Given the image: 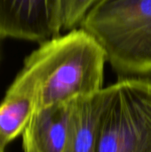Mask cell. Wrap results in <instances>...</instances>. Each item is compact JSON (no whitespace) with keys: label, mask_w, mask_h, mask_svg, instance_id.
Instances as JSON below:
<instances>
[{"label":"cell","mask_w":151,"mask_h":152,"mask_svg":"<svg viewBox=\"0 0 151 152\" xmlns=\"http://www.w3.org/2000/svg\"><path fill=\"white\" fill-rule=\"evenodd\" d=\"M106 61L98 41L85 29L76 28L41 43L21 70L36 81V109H43L102 89Z\"/></svg>","instance_id":"6da1fadb"},{"label":"cell","mask_w":151,"mask_h":152,"mask_svg":"<svg viewBox=\"0 0 151 152\" xmlns=\"http://www.w3.org/2000/svg\"><path fill=\"white\" fill-rule=\"evenodd\" d=\"M81 28L98 41L121 78L151 79V0H101Z\"/></svg>","instance_id":"7a4b0ae2"},{"label":"cell","mask_w":151,"mask_h":152,"mask_svg":"<svg viewBox=\"0 0 151 152\" xmlns=\"http://www.w3.org/2000/svg\"><path fill=\"white\" fill-rule=\"evenodd\" d=\"M102 93L95 152H151V79L120 78Z\"/></svg>","instance_id":"3957f363"},{"label":"cell","mask_w":151,"mask_h":152,"mask_svg":"<svg viewBox=\"0 0 151 152\" xmlns=\"http://www.w3.org/2000/svg\"><path fill=\"white\" fill-rule=\"evenodd\" d=\"M61 30L60 0H0V38L41 44Z\"/></svg>","instance_id":"277c9868"},{"label":"cell","mask_w":151,"mask_h":152,"mask_svg":"<svg viewBox=\"0 0 151 152\" xmlns=\"http://www.w3.org/2000/svg\"><path fill=\"white\" fill-rule=\"evenodd\" d=\"M70 102L36 109L22 132L24 152H66Z\"/></svg>","instance_id":"5b68a950"},{"label":"cell","mask_w":151,"mask_h":152,"mask_svg":"<svg viewBox=\"0 0 151 152\" xmlns=\"http://www.w3.org/2000/svg\"><path fill=\"white\" fill-rule=\"evenodd\" d=\"M38 94V85L20 70L0 102V141L4 147L22 134L32 116Z\"/></svg>","instance_id":"8992f818"},{"label":"cell","mask_w":151,"mask_h":152,"mask_svg":"<svg viewBox=\"0 0 151 152\" xmlns=\"http://www.w3.org/2000/svg\"><path fill=\"white\" fill-rule=\"evenodd\" d=\"M102 105V89L70 101L66 152L96 151Z\"/></svg>","instance_id":"52a82bcc"},{"label":"cell","mask_w":151,"mask_h":152,"mask_svg":"<svg viewBox=\"0 0 151 152\" xmlns=\"http://www.w3.org/2000/svg\"><path fill=\"white\" fill-rule=\"evenodd\" d=\"M101 0H60L61 30L71 31L81 26L89 12Z\"/></svg>","instance_id":"ba28073f"},{"label":"cell","mask_w":151,"mask_h":152,"mask_svg":"<svg viewBox=\"0 0 151 152\" xmlns=\"http://www.w3.org/2000/svg\"><path fill=\"white\" fill-rule=\"evenodd\" d=\"M4 146L3 145V143L1 142V141H0V152H4Z\"/></svg>","instance_id":"9c48e42d"}]
</instances>
